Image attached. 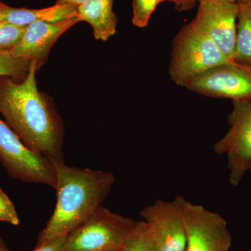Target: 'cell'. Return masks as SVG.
I'll use <instances>...</instances> for the list:
<instances>
[{"mask_svg": "<svg viewBox=\"0 0 251 251\" xmlns=\"http://www.w3.org/2000/svg\"><path fill=\"white\" fill-rule=\"evenodd\" d=\"M0 251H11L6 247V244L1 237H0Z\"/></svg>", "mask_w": 251, "mask_h": 251, "instance_id": "obj_25", "label": "cell"}, {"mask_svg": "<svg viewBox=\"0 0 251 251\" xmlns=\"http://www.w3.org/2000/svg\"><path fill=\"white\" fill-rule=\"evenodd\" d=\"M26 27L3 22L0 24V50L14 49L22 39Z\"/></svg>", "mask_w": 251, "mask_h": 251, "instance_id": "obj_18", "label": "cell"}, {"mask_svg": "<svg viewBox=\"0 0 251 251\" xmlns=\"http://www.w3.org/2000/svg\"><path fill=\"white\" fill-rule=\"evenodd\" d=\"M229 61L210 39L189 23L174 38L168 72L172 81L183 87L190 79Z\"/></svg>", "mask_w": 251, "mask_h": 251, "instance_id": "obj_4", "label": "cell"}, {"mask_svg": "<svg viewBox=\"0 0 251 251\" xmlns=\"http://www.w3.org/2000/svg\"><path fill=\"white\" fill-rule=\"evenodd\" d=\"M227 117L229 130L213 146L214 153L226 155L229 181L237 186L247 172H251V101H232Z\"/></svg>", "mask_w": 251, "mask_h": 251, "instance_id": "obj_6", "label": "cell"}, {"mask_svg": "<svg viewBox=\"0 0 251 251\" xmlns=\"http://www.w3.org/2000/svg\"><path fill=\"white\" fill-rule=\"evenodd\" d=\"M0 163L12 179L56 186V173L49 158L27 148L0 119Z\"/></svg>", "mask_w": 251, "mask_h": 251, "instance_id": "obj_5", "label": "cell"}, {"mask_svg": "<svg viewBox=\"0 0 251 251\" xmlns=\"http://www.w3.org/2000/svg\"><path fill=\"white\" fill-rule=\"evenodd\" d=\"M191 25L210 39L219 50L233 61L239 5L234 3L203 1Z\"/></svg>", "mask_w": 251, "mask_h": 251, "instance_id": "obj_10", "label": "cell"}, {"mask_svg": "<svg viewBox=\"0 0 251 251\" xmlns=\"http://www.w3.org/2000/svg\"><path fill=\"white\" fill-rule=\"evenodd\" d=\"M184 219L185 251H229L232 236L222 216L187 201Z\"/></svg>", "mask_w": 251, "mask_h": 251, "instance_id": "obj_9", "label": "cell"}, {"mask_svg": "<svg viewBox=\"0 0 251 251\" xmlns=\"http://www.w3.org/2000/svg\"><path fill=\"white\" fill-rule=\"evenodd\" d=\"M0 221L17 226L20 224L19 216L12 201L0 188Z\"/></svg>", "mask_w": 251, "mask_h": 251, "instance_id": "obj_19", "label": "cell"}, {"mask_svg": "<svg viewBox=\"0 0 251 251\" xmlns=\"http://www.w3.org/2000/svg\"><path fill=\"white\" fill-rule=\"evenodd\" d=\"M67 236L55 238L49 242L41 246H36L31 251H66Z\"/></svg>", "mask_w": 251, "mask_h": 251, "instance_id": "obj_20", "label": "cell"}, {"mask_svg": "<svg viewBox=\"0 0 251 251\" xmlns=\"http://www.w3.org/2000/svg\"><path fill=\"white\" fill-rule=\"evenodd\" d=\"M85 0H57V4H70L78 6Z\"/></svg>", "mask_w": 251, "mask_h": 251, "instance_id": "obj_22", "label": "cell"}, {"mask_svg": "<svg viewBox=\"0 0 251 251\" xmlns=\"http://www.w3.org/2000/svg\"><path fill=\"white\" fill-rule=\"evenodd\" d=\"M186 198L181 195L171 201L157 200L144 208L140 216L148 225L158 251H185Z\"/></svg>", "mask_w": 251, "mask_h": 251, "instance_id": "obj_8", "label": "cell"}, {"mask_svg": "<svg viewBox=\"0 0 251 251\" xmlns=\"http://www.w3.org/2000/svg\"><path fill=\"white\" fill-rule=\"evenodd\" d=\"M121 251H158L148 225L144 221H138Z\"/></svg>", "mask_w": 251, "mask_h": 251, "instance_id": "obj_16", "label": "cell"}, {"mask_svg": "<svg viewBox=\"0 0 251 251\" xmlns=\"http://www.w3.org/2000/svg\"><path fill=\"white\" fill-rule=\"evenodd\" d=\"M30 59L16 57L11 51L0 50V77H10L17 81L29 72Z\"/></svg>", "mask_w": 251, "mask_h": 251, "instance_id": "obj_15", "label": "cell"}, {"mask_svg": "<svg viewBox=\"0 0 251 251\" xmlns=\"http://www.w3.org/2000/svg\"><path fill=\"white\" fill-rule=\"evenodd\" d=\"M164 1L175 3V7L178 11H187L192 9L196 3L195 0H161V3Z\"/></svg>", "mask_w": 251, "mask_h": 251, "instance_id": "obj_21", "label": "cell"}, {"mask_svg": "<svg viewBox=\"0 0 251 251\" xmlns=\"http://www.w3.org/2000/svg\"><path fill=\"white\" fill-rule=\"evenodd\" d=\"M38 64L31 62L21 82L0 77V114L23 143L50 161H63V126L49 100L39 92L35 74Z\"/></svg>", "mask_w": 251, "mask_h": 251, "instance_id": "obj_1", "label": "cell"}, {"mask_svg": "<svg viewBox=\"0 0 251 251\" xmlns=\"http://www.w3.org/2000/svg\"><path fill=\"white\" fill-rule=\"evenodd\" d=\"M238 5L251 4V0H237Z\"/></svg>", "mask_w": 251, "mask_h": 251, "instance_id": "obj_26", "label": "cell"}, {"mask_svg": "<svg viewBox=\"0 0 251 251\" xmlns=\"http://www.w3.org/2000/svg\"><path fill=\"white\" fill-rule=\"evenodd\" d=\"M196 2H201L203 1H220V2L231 3V4H237V0H195Z\"/></svg>", "mask_w": 251, "mask_h": 251, "instance_id": "obj_24", "label": "cell"}, {"mask_svg": "<svg viewBox=\"0 0 251 251\" xmlns=\"http://www.w3.org/2000/svg\"><path fill=\"white\" fill-rule=\"evenodd\" d=\"M137 223L100 205L68 234L66 251H121Z\"/></svg>", "mask_w": 251, "mask_h": 251, "instance_id": "obj_3", "label": "cell"}, {"mask_svg": "<svg viewBox=\"0 0 251 251\" xmlns=\"http://www.w3.org/2000/svg\"><path fill=\"white\" fill-rule=\"evenodd\" d=\"M52 162L56 173L57 203L52 216L38 237L36 246L67 236L102 203L115 184L113 174Z\"/></svg>", "mask_w": 251, "mask_h": 251, "instance_id": "obj_2", "label": "cell"}, {"mask_svg": "<svg viewBox=\"0 0 251 251\" xmlns=\"http://www.w3.org/2000/svg\"><path fill=\"white\" fill-rule=\"evenodd\" d=\"M183 87L210 98L251 101V67L229 61L190 79Z\"/></svg>", "mask_w": 251, "mask_h": 251, "instance_id": "obj_7", "label": "cell"}, {"mask_svg": "<svg viewBox=\"0 0 251 251\" xmlns=\"http://www.w3.org/2000/svg\"><path fill=\"white\" fill-rule=\"evenodd\" d=\"M80 21L76 16L61 22L31 23L25 27L22 39L11 50V53L16 57L35 60L39 67L59 36Z\"/></svg>", "mask_w": 251, "mask_h": 251, "instance_id": "obj_11", "label": "cell"}, {"mask_svg": "<svg viewBox=\"0 0 251 251\" xmlns=\"http://www.w3.org/2000/svg\"><path fill=\"white\" fill-rule=\"evenodd\" d=\"M114 0H85L77 6L81 21L92 26L97 40L105 41L116 32L117 18L113 11Z\"/></svg>", "mask_w": 251, "mask_h": 251, "instance_id": "obj_12", "label": "cell"}, {"mask_svg": "<svg viewBox=\"0 0 251 251\" xmlns=\"http://www.w3.org/2000/svg\"><path fill=\"white\" fill-rule=\"evenodd\" d=\"M8 6H9L4 4V3L0 2V24L4 22L5 14H6Z\"/></svg>", "mask_w": 251, "mask_h": 251, "instance_id": "obj_23", "label": "cell"}, {"mask_svg": "<svg viewBox=\"0 0 251 251\" xmlns=\"http://www.w3.org/2000/svg\"><path fill=\"white\" fill-rule=\"evenodd\" d=\"M233 62L251 67V4L239 5Z\"/></svg>", "mask_w": 251, "mask_h": 251, "instance_id": "obj_14", "label": "cell"}, {"mask_svg": "<svg viewBox=\"0 0 251 251\" xmlns=\"http://www.w3.org/2000/svg\"><path fill=\"white\" fill-rule=\"evenodd\" d=\"M161 3V0H133V24L140 28L147 27L153 11Z\"/></svg>", "mask_w": 251, "mask_h": 251, "instance_id": "obj_17", "label": "cell"}, {"mask_svg": "<svg viewBox=\"0 0 251 251\" xmlns=\"http://www.w3.org/2000/svg\"><path fill=\"white\" fill-rule=\"evenodd\" d=\"M78 16L77 6L57 4L41 9H16L8 6L4 22L21 27H27L36 22L57 23Z\"/></svg>", "mask_w": 251, "mask_h": 251, "instance_id": "obj_13", "label": "cell"}]
</instances>
